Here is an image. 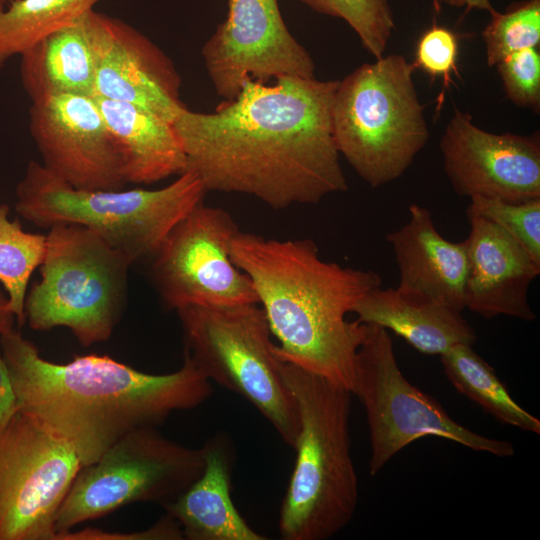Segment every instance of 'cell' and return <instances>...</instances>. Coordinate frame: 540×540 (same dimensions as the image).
Here are the masks:
<instances>
[{
    "label": "cell",
    "mask_w": 540,
    "mask_h": 540,
    "mask_svg": "<svg viewBox=\"0 0 540 540\" xmlns=\"http://www.w3.org/2000/svg\"><path fill=\"white\" fill-rule=\"evenodd\" d=\"M316 12L340 18L376 59L384 56L395 28L390 0H301Z\"/></svg>",
    "instance_id": "27"
},
{
    "label": "cell",
    "mask_w": 540,
    "mask_h": 540,
    "mask_svg": "<svg viewBox=\"0 0 540 540\" xmlns=\"http://www.w3.org/2000/svg\"><path fill=\"white\" fill-rule=\"evenodd\" d=\"M352 394L362 402L369 427V473L375 476L398 452L420 438L435 436L478 452L511 457L506 440L480 435L453 420L432 397L401 372L388 331L365 324L357 352Z\"/></svg>",
    "instance_id": "10"
},
{
    "label": "cell",
    "mask_w": 540,
    "mask_h": 540,
    "mask_svg": "<svg viewBox=\"0 0 540 540\" xmlns=\"http://www.w3.org/2000/svg\"><path fill=\"white\" fill-rule=\"evenodd\" d=\"M413 63L390 54L365 63L335 91L331 119L337 150L371 187L395 181L429 139Z\"/></svg>",
    "instance_id": "6"
},
{
    "label": "cell",
    "mask_w": 540,
    "mask_h": 540,
    "mask_svg": "<svg viewBox=\"0 0 540 540\" xmlns=\"http://www.w3.org/2000/svg\"><path fill=\"white\" fill-rule=\"evenodd\" d=\"M482 32L486 61L495 66L507 55L540 44V0L511 4L504 13L494 10Z\"/></svg>",
    "instance_id": "26"
},
{
    "label": "cell",
    "mask_w": 540,
    "mask_h": 540,
    "mask_svg": "<svg viewBox=\"0 0 540 540\" xmlns=\"http://www.w3.org/2000/svg\"><path fill=\"white\" fill-rule=\"evenodd\" d=\"M177 313L184 354L203 375L250 402L294 448L299 416L261 306H191Z\"/></svg>",
    "instance_id": "8"
},
{
    "label": "cell",
    "mask_w": 540,
    "mask_h": 540,
    "mask_svg": "<svg viewBox=\"0 0 540 540\" xmlns=\"http://www.w3.org/2000/svg\"><path fill=\"white\" fill-rule=\"evenodd\" d=\"M207 189L191 171L159 189H78L30 161L16 187L15 209L33 225L49 229L80 225L121 253L131 265L150 260L171 229L196 205Z\"/></svg>",
    "instance_id": "5"
},
{
    "label": "cell",
    "mask_w": 540,
    "mask_h": 540,
    "mask_svg": "<svg viewBox=\"0 0 540 540\" xmlns=\"http://www.w3.org/2000/svg\"><path fill=\"white\" fill-rule=\"evenodd\" d=\"M448 5L465 8L466 11L471 9L485 10L492 13L495 9L492 7L490 0H441Z\"/></svg>",
    "instance_id": "34"
},
{
    "label": "cell",
    "mask_w": 540,
    "mask_h": 540,
    "mask_svg": "<svg viewBox=\"0 0 540 540\" xmlns=\"http://www.w3.org/2000/svg\"><path fill=\"white\" fill-rule=\"evenodd\" d=\"M81 466L66 441L19 411L0 431V540H55L58 510Z\"/></svg>",
    "instance_id": "11"
},
{
    "label": "cell",
    "mask_w": 540,
    "mask_h": 540,
    "mask_svg": "<svg viewBox=\"0 0 540 540\" xmlns=\"http://www.w3.org/2000/svg\"><path fill=\"white\" fill-rule=\"evenodd\" d=\"M16 318L9 306V298L0 285V335L14 329Z\"/></svg>",
    "instance_id": "33"
},
{
    "label": "cell",
    "mask_w": 540,
    "mask_h": 540,
    "mask_svg": "<svg viewBox=\"0 0 540 540\" xmlns=\"http://www.w3.org/2000/svg\"><path fill=\"white\" fill-rule=\"evenodd\" d=\"M117 146L127 183L153 184L186 169L172 122L137 105L93 96Z\"/></svg>",
    "instance_id": "20"
},
{
    "label": "cell",
    "mask_w": 540,
    "mask_h": 540,
    "mask_svg": "<svg viewBox=\"0 0 540 540\" xmlns=\"http://www.w3.org/2000/svg\"><path fill=\"white\" fill-rule=\"evenodd\" d=\"M18 412L17 395L0 347V431Z\"/></svg>",
    "instance_id": "32"
},
{
    "label": "cell",
    "mask_w": 540,
    "mask_h": 540,
    "mask_svg": "<svg viewBox=\"0 0 540 540\" xmlns=\"http://www.w3.org/2000/svg\"><path fill=\"white\" fill-rule=\"evenodd\" d=\"M87 19L97 60L93 96L137 105L173 123L186 106L172 60L120 19L94 9Z\"/></svg>",
    "instance_id": "16"
},
{
    "label": "cell",
    "mask_w": 540,
    "mask_h": 540,
    "mask_svg": "<svg viewBox=\"0 0 540 540\" xmlns=\"http://www.w3.org/2000/svg\"><path fill=\"white\" fill-rule=\"evenodd\" d=\"M87 12L20 55V79L31 101L94 95L97 60Z\"/></svg>",
    "instance_id": "22"
},
{
    "label": "cell",
    "mask_w": 540,
    "mask_h": 540,
    "mask_svg": "<svg viewBox=\"0 0 540 540\" xmlns=\"http://www.w3.org/2000/svg\"><path fill=\"white\" fill-rule=\"evenodd\" d=\"M204 467L203 447L182 445L158 428L136 429L81 466L58 510L56 535L127 505L150 502L164 508Z\"/></svg>",
    "instance_id": "9"
},
{
    "label": "cell",
    "mask_w": 540,
    "mask_h": 540,
    "mask_svg": "<svg viewBox=\"0 0 540 540\" xmlns=\"http://www.w3.org/2000/svg\"><path fill=\"white\" fill-rule=\"evenodd\" d=\"M0 347L19 411L66 441L82 466L126 434L158 428L174 412L197 408L212 394L211 382L185 354L176 371L150 374L107 355L55 363L15 329L0 335Z\"/></svg>",
    "instance_id": "2"
},
{
    "label": "cell",
    "mask_w": 540,
    "mask_h": 540,
    "mask_svg": "<svg viewBox=\"0 0 540 540\" xmlns=\"http://www.w3.org/2000/svg\"><path fill=\"white\" fill-rule=\"evenodd\" d=\"M280 371L300 427L279 533L283 540H326L352 520L358 503L349 435L352 393L289 362L280 360Z\"/></svg>",
    "instance_id": "4"
},
{
    "label": "cell",
    "mask_w": 540,
    "mask_h": 540,
    "mask_svg": "<svg viewBox=\"0 0 540 540\" xmlns=\"http://www.w3.org/2000/svg\"><path fill=\"white\" fill-rule=\"evenodd\" d=\"M178 522L167 513L148 529L135 532H112L99 528L71 529L58 533L55 540H181Z\"/></svg>",
    "instance_id": "31"
},
{
    "label": "cell",
    "mask_w": 540,
    "mask_h": 540,
    "mask_svg": "<svg viewBox=\"0 0 540 540\" xmlns=\"http://www.w3.org/2000/svg\"><path fill=\"white\" fill-rule=\"evenodd\" d=\"M101 0H0V70L54 31L76 21Z\"/></svg>",
    "instance_id": "24"
},
{
    "label": "cell",
    "mask_w": 540,
    "mask_h": 540,
    "mask_svg": "<svg viewBox=\"0 0 540 540\" xmlns=\"http://www.w3.org/2000/svg\"><path fill=\"white\" fill-rule=\"evenodd\" d=\"M45 242V235L27 232L18 220L9 219L8 205L0 203V285L19 327L25 324L28 283L42 262Z\"/></svg>",
    "instance_id": "25"
},
{
    "label": "cell",
    "mask_w": 540,
    "mask_h": 540,
    "mask_svg": "<svg viewBox=\"0 0 540 540\" xmlns=\"http://www.w3.org/2000/svg\"><path fill=\"white\" fill-rule=\"evenodd\" d=\"M233 263L251 280L279 345L274 354L351 393L365 324L349 321L356 303L382 280L372 270L320 257L311 239L277 240L239 231Z\"/></svg>",
    "instance_id": "3"
},
{
    "label": "cell",
    "mask_w": 540,
    "mask_h": 540,
    "mask_svg": "<svg viewBox=\"0 0 540 540\" xmlns=\"http://www.w3.org/2000/svg\"><path fill=\"white\" fill-rule=\"evenodd\" d=\"M439 145L445 173L458 195L506 201L540 198L538 133H491L454 107Z\"/></svg>",
    "instance_id": "15"
},
{
    "label": "cell",
    "mask_w": 540,
    "mask_h": 540,
    "mask_svg": "<svg viewBox=\"0 0 540 540\" xmlns=\"http://www.w3.org/2000/svg\"><path fill=\"white\" fill-rule=\"evenodd\" d=\"M467 210L495 223L540 264V198L506 201L474 196L470 198Z\"/></svg>",
    "instance_id": "28"
},
{
    "label": "cell",
    "mask_w": 540,
    "mask_h": 540,
    "mask_svg": "<svg viewBox=\"0 0 540 540\" xmlns=\"http://www.w3.org/2000/svg\"><path fill=\"white\" fill-rule=\"evenodd\" d=\"M399 271L397 292L415 302L464 310L468 253L465 240L451 242L434 224L429 210L409 206V219L387 234Z\"/></svg>",
    "instance_id": "18"
},
{
    "label": "cell",
    "mask_w": 540,
    "mask_h": 540,
    "mask_svg": "<svg viewBox=\"0 0 540 540\" xmlns=\"http://www.w3.org/2000/svg\"><path fill=\"white\" fill-rule=\"evenodd\" d=\"M239 231L229 212L204 201L171 229L149 260L152 284L168 309L258 303L251 280L231 259Z\"/></svg>",
    "instance_id": "12"
},
{
    "label": "cell",
    "mask_w": 540,
    "mask_h": 540,
    "mask_svg": "<svg viewBox=\"0 0 540 540\" xmlns=\"http://www.w3.org/2000/svg\"><path fill=\"white\" fill-rule=\"evenodd\" d=\"M468 272L464 309L484 317L508 316L531 322L537 316L528 298L540 273L527 251L490 220L466 210Z\"/></svg>",
    "instance_id": "17"
},
{
    "label": "cell",
    "mask_w": 540,
    "mask_h": 540,
    "mask_svg": "<svg viewBox=\"0 0 540 540\" xmlns=\"http://www.w3.org/2000/svg\"><path fill=\"white\" fill-rule=\"evenodd\" d=\"M29 115L46 169L78 189L124 188L117 146L93 96H47L32 101Z\"/></svg>",
    "instance_id": "14"
},
{
    "label": "cell",
    "mask_w": 540,
    "mask_h": 540,
    "mask_svg": "<svg viewBox=\"0 0 540 540\" xmlns=\"http://www.w3.org/2000/svg\"><path fill=\"white\" fill-rule=\"evenodd\" d=\"M45 236L25 323L35 331L67 328L83 347L107 341L125 310L131 263L80 225H55Z\"/></svg>",
    "instance_id": "7"
},
{
    "label": "cell",
    "mask_w": 540,
    "mask_h": 540,
    "mask_svg": "<svg viewBox=\"0 0 540 540\" xmlns=\"http://www.w3.org/2000/svg\"><path fill=\"white\" fill-rule=\"evenodd\" d=\"M216 93L234 99L248 79L314 78L308 51L289 32L278 0H229L228 15L202 48Z\"/></svg>",
    "instance_id": "13"
},
{
    "label": "cell",
    "mask_w": 540,
    "mask_h": 540,
    "mask_svg": "<svg viewBox=\"0 0 540 540\" xmlns=\"http://www.w3.org/2000/svg\"><path fill=\"white\" fill-rule=\"evenodd\" d=\"M444 372L453 387L499 422L540 434V421L511 397L505 384L472 348L457 345L440 356Z\"/></svg>",
    "instance_id": "23"
},
{
    "label": "cell",
    "mask_w": 540,
    "mask_h": 540,
    "mask_svg": "<svg viewBox=\"0 0 540 540\" xmlns=\"http://www.w3.org/2000/svg\"><path fill=\"white\" fill-rule=\"evenodd\" d=\"M3 2H11V1H15V0H2Z\"/></svg>",
    "instance_id": "35"
},
{
    "label": "cell",
    "mask_w": 540,
    "mask_h": 540,
    "mask_svg": "<svg viewBox=\"0 0 540 540\" xmlns=\"http://www.w3.org/2000/svg\"><path fill=\"white\" fill-rule=\"evenodd\" d=\"M339 81L248 79L214 112L181 110L173 125L186 169L207 191L253 196L275 209L347 190L331 110Z\"/></svg>",
    "instance_id": "1"
},
{
    "label": "cell",
    "mask_w": 540,
    "mask_h": 540,
    "mask_svg": "<svg viewBox=\"0 0 540 540\" xmlns=\"http://www.w3.org/2000/svg\"><path fill=\"white\" fill-rule=\"evenodd\" d=\"M352 313L358 322L390 330L426 355L441 356L457 345H473L477 338L462 311L408 300L395 288L373 289L356 303Z\"/></svg>",
    "instance_id": "21"
},
{
    "label": "cell",
    "mask_w": 540,
    "mask_h": 540,
    "mask_svg": "<svg viewBox=\"0 0 540 540\" xmlns=\"http://www.w3.org/2000/svg\"><path fill=\"white\" fill-rule=\"evenodd\" d=\"M201 475L172 503L164 507L187 540H265L240 515L231 498L233 447L228 436L217 433L204 444Z\"/></svg>",
    "instance_id": "19"
},
{
    "label": "cell",
    "mask_w": 540,
    "mask_h": 540,
    "mask_svg": "<svg viewBox=\"0 0 540 540\" xmlns=\"http://www.w3.org/2000/svg\"><path fill=\"white\" fill-rule=\"evenodd\" d=\"M497 66L506 97L518 107L540 111V53L538 47L513 52Z\"/></svg>",
    "instance_id": "29"
},
{
    "label": "cell",
    "mask_w": 540,
    "mask_h": 540,
    "mask_svg": "<svg viewBox=\"0 0 540 540\" xmlns=\"http://www.w3.org/2000/svg\"><path fill=\"white\" fill-rule=\"evenodd\" d=\"M458 40L449 29L435 23L418 40L413 65L433 78L442 77L445 87L457 72Z\"/></svg>",
    "instance_id": "30"
}]
</instances>
